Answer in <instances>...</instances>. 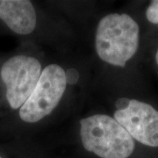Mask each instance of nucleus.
I'll list each match as a JSON object with an SVG mask.
<instances>
[{
    "label": "nucleus",
    "instance_id": "1",
    "mask_svg": "<svg viewBox=\"0 0 158 158\" xmlns=\"http://www.w3.org/2000/svg\"><path fill=\"white\" fill-rule=\"evenodd\" d=\"M92 63L89 55L50 53L31 95L15 112L29 133H38L73 116L90 93Z\"/></svg>",
    "mask_w": 158,
    "mask_h": 158
},
{
    "label": "nucleus",
    "instance_id": "2",
    "mask_svg": "<svg viewBox=\"0 0 158 158\" xmlns=\"http://www.w3.org/2000/svg\"><path fill=\"white\" fill-rule=\"evenodd\" d=\"M84 39L90 48L92 79L117 83L135 59L141 27L132 14L105 8L92 21Z\"/></svg>",
    "mask_w": 158,
    "mask_h": 158
},
{
    "label": "nucleus",
    "instance_id": "3",
    "mask_svg": "<svg viewBox=\"0 0 158 158\" xmlns=\"http://www.w3.org/2000/svg\"><path fill=\"white\" fill-rule=\"evenodd\" d=\"M0 21L26 42L51 53H70L82 39L79 30L43 2L0 0Z\"/></svg>",
    "mask_w": 158,
    "mask_h": 158
},
{
    "label": "nucleus",
    "instance_id": "4",
    "mask_svg": "<svg viewBox=\"0 0 158 158\" xmlns=\"http://www.w3.org/2000/svg\"><path fill=\"white\" fill-rule=\"evenodd\" d=\"M51 52L26 42L22 50L0 63V106L17 112L27 101L40 78Z\"/></svg>",
    "mask_w": 158,
    "mask_h": 158
},
{
    "label": "nucleus",
    "instance_id": "5",
    "mask_svg": "<svg viewBox=\"0 0 158 158\" xmlns=\"http://www.w3.org/2000/svg\"><path fill=\"white\" fill-rule=\"evenodd\" d=\"M43 3L78 29L82 39L97 15L105 9L103 6L107 5L98 1H46Z\"/></svg>",
    "mask_w": 158,
    "mask_h": 158
},
{
    "label": "nucleus",
    "instance_id": "6",
    "mask_svg": "<svg viewBox=\"0 0 158 158\" xmlns=\"http://www.w3.org/2000/svg\"><path fill=\"white\" fill-rule=\"evenodd\" d=\"M145 19L153 26H158V0L150 1L144 12Z\"/></svg>",
    "mask_w": 158,
    "mask_h": 158
},
{
    "label": "nucleus",
    "instance_id": "7",
    "mask_svg": "<svg viewBox=\"0 0 158 158\" xmlns=\"http://www.w3.org/2000/svg\"><path fill=\"white\" fill-rule=\"evenodd\" d=\"M154 60H155V62L156 64V66L158 67V46L156 49V52H155V56H154Z\"/></svg>",
    "mask_w": 158,
    "mask_h": 158
},
{
    "label": "nucleus",
    "instance_id": "8",
    "mask_svg": "<svg viewBox=\"0 0 158 158\" xmlns=\"http://www.w3.org/2000/svg\"><path fill=\"white\" fill-rule=\"evenodd\" d=\"M0 158H3V157H2V156H0Z\"/></svg>",
    "mask_w": 158,
    "mask_h": 158
}]
</instances>
